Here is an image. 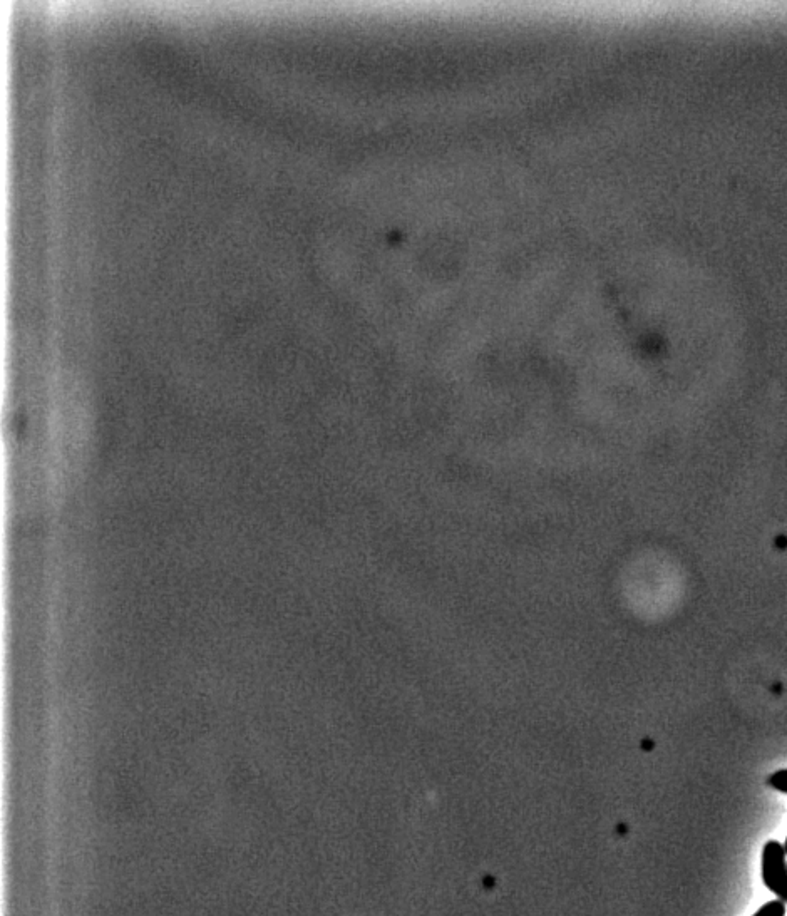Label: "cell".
<instances>
[{"instance_id":"7a4b0ae2","label":"cell","mask_w":787,"mask_h":916,"mask_svg":"<svg viewBox=\"0 0 787 916\" xmlns=\"http://www.w3.org/2000/svg\"><path fill=\"white\" fill-rule=\"evenodd\" d=\"M754 916H786V903L781 900H772L759 908Z\"/></svg>"},{"instance_id":"3957f363","label":"cell","mask_w":787,"mask_h":916,"mask_svg":"<svg viewBox=\"0 0 787 916\" xmlns=\"http://www.w3.org/2000/svg\"><path fill=\"white\" fill-rule=\"evenodd\" d=\"M769 786L779 791V793L787 794V769L774 772L769 778Z\"/></svg>"},{"instance_id":"6da1fadb","label":"cell","mask_w":787,"mask_h":916,"mask_svg":"<svg viewBox=\"0 0 787 916\" xmlns=\"http://www.w3.org/2000/svg\"><path fill=\"white\" fill-rule=\"evenodd\" d=\"M762 881L767 890L787 903L786 850L777 841H767L762 850Z\"/></svg>"},{"instance_id":"277c9868","label":"cell","mask_w":787,"mask_h":916,"mask_svg":"<svg viewBox=\"0 0 787 916\" xmlns=\"http://www.w3.org/2000/svg\"><path fill=\"white\" fill-rule=\"evenodd\" d=\"M784 850H786V855H787V838H786V843H784Z\"/></svg>"}]
</instances>
